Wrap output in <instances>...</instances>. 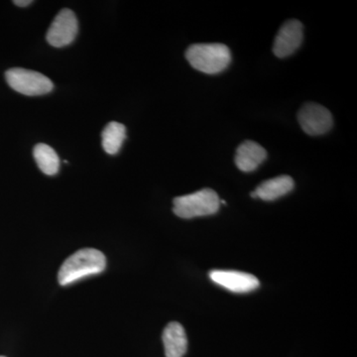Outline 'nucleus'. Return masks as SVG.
Here are the masks:
<instances>
[{
	"label": "nucleus",
	"mask_w": 357,
	"mask_h": 357,
	"mask_svg": "<svg viewBox=\"0 0 357 357\" xmlns=\"http://www.w3.org/2000/svg\"><path fill=\"white\" fill-rule=\"evenodd\" d=\"M293 178L290 176H279V177L265 181L256 188L251 194L252 198L261 199L263 201L271 202L285 196L294 189Z\"/></svg>",
	"instance_id": "obj_10"
},
{
	"label": "nucleus",
	"mask_w": 357,
	"mask_h": 357,
	"mask_svg": "<svg viewBox=\"0 0 357 357\" xmlns=\"http://www.w3.org/2000/svg\"><path fill=\"white\" fill-rule=\"evenodd\" d=\"M164 347L166 357H183L188 349V338L184 328L176 321L169 324L164 330Z\"/></svg>",
	"instance_id": "obj_11"
},
{
	"label": "nucleus",
	"mask_w": 357,
	"mask_h": 357,
	"mask_svg": "<svg viewBox=\"0 0 357 357\" xmlns=\"http://www.w3.org/2000/svg\"><path fill=\"white\" fill-rule=\"evenodd\" d=\"M107 266V258L100 250L84 248L65 260L59 270L60 285L67 286L84 277L102 273Z\"/></svg>",
	"instance_id": "obj_1"
},
{
	"label": "nucleus",
	"mask_w": 357,
	"mask_h": 357,
	"mask_svg": "<svg viewBox=\"0 0 357 357\" xmlns=\"http://www.w3.org/2000/svg\"><path fill=\"white\" fill-rule=\"evenodd\" d=\"M33 155L42 172L48 176H54L59 172L60 159L53 148L44 143H40L34 147Z\"/></svg>",
	"instance_id": "obj_13"
},
{
	"label": "nucleus",
	"mask_w": 357,
	"mask_h": 357,
	"mask_svg": "<svg viewBox=\"0 0 357 357\" xmlns=\"http://www.w3.org/2000/svg\"><path fill=\"white\" fill-rule=\"evenodd\" d=\"M174 213L181 218H194L215 215L220 210V201L211 189L177 197L174 199Z\"/></svg>",
	"instance_id": "obj_3"
},
{
	"label": "nucleus",
	"mask_w": 357,
	"mask_h": 357,
	"mask_svg": "<svg viewBox=\"0 0 357 357\" xmlns=\"http://www.w3.org/2000/svg\"><path fill=\"white\" fill-rule=\"evenodd\" d=\"M126 137V128L119 122L112 121L105 126L102 133V148L107 154L119 153Z\"/></svg>",
	"instance_id": "obj_12"
},
{
	"label": "nucleus",
	"mask_w": 357,
	"mask_h": 357,
	"mask_svg": "<svg viewBox=\"0 0 357 357\" xmlns=\"http://www.w3.org/2000/svg\"><path fill=\"white\" fill-rule=\"evenodd\" d=\"M0 357H4V356H0Z\"/></svg>",
	"instance_id": "obj_15"
},
{
	"label": "nucleus",
	"mask_w": 357,
	"mask_h": 357,
	"mask_svg": "<svg viewBox=\"0 0 357 357\" xmlns=\"http://www.w3.org/2000/svg\"><path fill=\"white\" fill-rule=\"evenodd\" d=\"M210 278L218 285L234 293L252 292L260 285L255 275L232 270H213Z\"/></svg>",
	"instance_id": "obj_8"
},
{
	"label": "nucleus",
	"mask_w": 357,
	"mask_h": 357,
	"mask_svg": "<svg viewBox=\"0 0 357 357\" xmlns=\"http://www.w3.org/2000/svg\"><path fill=\"white\" fill-rule=\"evenodd\" d=\"M32 0H15L13 3L20 7H26L32 3Z\"/></svg>",
	"instance_id": "obj_14"
},
{
	"label": "nucleus",
	"mask_w": 357,
	"mask_h": 357,
	"mask_svg": "<svg viewBox=\"0 0 357 357\" xmlns=\"http://www.w3.org/2000/svg\"><path fill=\"white\" fill-rule=\"evenodd\" d=\"M185 58L194 69L204 74L215 75L229 67L231 53L225 44L199 43L188 48Z\"/></svg>",
	"instance_id": "obj_2"
},
{
	"label": "nucleus",
	"mask_w": 357,
	"mask_h": 357,
	"mask_svg": "<svg viewBox=\"0 0 357 357\" xmlns=\"http://www.w3.org/2000/svg\"><path fill=\"white\" fill-rule=\"evenodd\" d=\"M6 79L11 89L24 96H43L51 93L54 89L49 77L41 73L23 68H13L7 70Z\"/></svg>",
	"instance_id": "obj_4"
},
{
	"label": "nucleus",
	"mask_w": 357,
	"mask_h": 357,
	"mask_svg": "<svg viewBox=\"0 0 357 357\" xmlns=\"http://www.w3.org/2000/svg\"><path fill=\"white\" fill-rule=\"evenodd\" d=\"M266 158V150L261 145L255 141L246 140L237 148L236 164L237 168L243 172H252L261 165Z\"/></svg>",
	"instance_id": "obj_9"
},
{
	"label": "nucleus",
	"mask_w": 357,
	"mask_h": 357,
	"mask_svg": "<svg viewBox=\"0 0 357 357\" xmlns=\"http://www.w3.org/2000/svg\"><path fill=\"white\" fill-rule=\"evenodd\" d=\"M304 38L303 25L299 20H288L281 26L274 40L273 52L278 58H286L295 53Z\"/></svg>",
	"instance_id": "obj_7"
},
{
	"label": "nucleus",
	"mask_w": 357,
	"mask_h": 357,
	"mask_svg": "<svg viewBox=\"0 0 357 357\" xmlns=\"http://www.w3.org/2000/svg\"><path fill=\"white\" fill-rule=\"evenodd\" d=\"M77 30H79V23H77L76 14L70 9H62L49 27L46 39L51 46L62 48L76 39Z\"/></svg>",
	"instance_id": "obj_6"
},
{
	"label": "nucleus",
	"mask_w": 357,
	"mask_h": 357,
	"mask_svg": "<svg viewBox=\"0 0 357 357\" xmlns=\"http://www.w3.org/2000/svg\"><path fill=\"white\" fill-rule=\"evenodd\" d=\"M298 121L304 132L311 136L323 135L328 132L333 124L330 110L314 102L303 105L298 114Z\"/></svg>",
	"instance_id": "obj_5"
}]
</instances>
